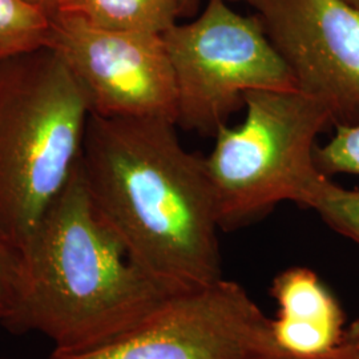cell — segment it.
Segmentation results:
<instances>
[{"label":"cell","mask_w":359,"mask_h":359,"mask_svg":"<svg viewBox=\"0 0 359 359\" xmlns=\"http://www.w3.org/2000/svg\"><path fill=\"white\" fill-rule=\"evenodd\" d=\"M271 295L278 314L271 320L277 346L299 358L333 353L345 333V313L321 278L308 268L293 266L276 276Z\"/></svg>","instance_id":"cell-9"},{"label":"cell","mask_w":359,"mask_h":359,"mask_svg":"<svg viewBox=\"0 0 359 359\" xmlns=\"http://www.w3.org/2000/svg\"><path fill=\"white\" fill-rule=\"evenodd\" d=\"M48 48L75 77L90 115L177 121V90L163 35L103 28L57 11L51 15Z\"/></svg>","instance_id":"cell-7"},{"label":"cell","mask_w":359,"mask_h":359,"mask_svg":"<svg viewBox=\"0 0 359 359\" xmlns=\"http://www.w3.org/2000/svg\"><path fill=\"white\" fill-rule=\"evenodd\" d=\"M308 209L318 213L333 231L359 245V191L345 189L326 177L311 196Z\"/></svg>","instance_id":"cell-12"},{"label":"cell","mask_w":359,"mask_h":359,"mask_svg":"<svg viewBox=\"0 0 359 359\" xmlns=\"http://www.w3.org/2000/svg\"><path fill=\"white\" fill-rule=\"evenodd\" d=\"M51 15L27 0H0V60L48 48Z\"/></svg>","instance_id":"cell-11"},{"label":"cell","mask_w":359,"mask_h":359,"mask_svg":"<svg viewBox=\"0 0 359 359\" xmlns=\"http://www.w3.org/2000/svg\"><path fill=\"white\" fill-rule=\"evenodd\" d=\"M163 36L182 128L215 135L244 105L246 93L298 90L259 18L234 11L228 0H208L200 16Z\"/></svg>","instance_id":"cell-5"},{"label":"cell","mask_w":359,"mask_h":359,"mask_svg":"<svg viewBox=\"0 0 359 359\" xmlns=\"http://www.w3.org/2000/svg\"><path fill=\"white\" fill-rule=\"evenodd\" d=\"M60 11L103 28L164 35L181 16V0H74Z\"/></svg>","instance_id":"cell-10"},{"label":"cell","mask_w":359,"mask_h":359,"mask_svg":"<svg viewBox=\"0 0 359 359\" xmlns=\"http://www.w3.org/2000/svg\"><path fill=\"white\" fill-rule=\"evenodd\" d=\"M23 286V255L0 234V323L13 321Z\"/></svg>","instance_id":"cell-14"},{"label":"cell","mask_w":359,"mask_h":359,"mask_svg":"<svg viewBox=\"0 0 359 359\" xmlns=\"http://www.w3.org/2000/svg\"><path fill=\"white\" fill-rule=\"evenodd\" d=\"M314 160L327 177L338 173L359 176V121L337 124L330 142L316 148Z\"/></svg>","instance_id":"cell-13"},{"label":"cell","mask_w":359,"mask_h":359,"mask_svg":"<svg viewBox=\"0 0 359 359\" xmlns=\"http://www.w3.org/2000/svg\"><path fill=\"white\" fill-rule=\"evenodd\" d=\"M176 126L90 115L79 161L99 216L170 294L224 278L205 157L181 145Z\"/></svg>","instance_id":"cell-1"},{"label":"cell","mask_w":359,"mask_h":359,"mask_svg":"<svg viewBox=\"0 0 359 359\" xmlns=\"http://www.w3.org/2000/svg\"><path fill=\"white\" fill-rule=\"evenodd\" d=\"M27 1L36 6L40 10L52 15V13L63 10L74 0H27Z\"/></svg>","instance_id":"cell-16"},{"label":"cell","mask_w":359,"mask_h":359,"mask_svg":"<svg viewBox=\"0 0 359 359\" xmlns=\"http://www.w3.org/2000/svg\"><path fill=\"white\" fill-rule=\"evenodd\" d=\"M338 348L350 359H359V318L345 329Z\"/></svg>","instance_id":"cell-15"},{"label":"cell","mask_w":359,"mask_h":359,"mask_svg":"<svg viewBox=\"0 0 359 359\" xmlns=\"http://www.w3.org/2000/svg\"><path fill=\"white\" fill-rule=\"evenodd\" d=\"M86 95L50 50L0 60V234L23 249L76 170Z\"/></svg>","instance_id":"cell-3"},{"label":"cell","mask_w":359,"mask_h":359,"mask_svg":"<svg viewBox=\"0 0 359 359\" xmlns=\"http://www.w3.org/2000/svg\"><path fill=\"white\" fill-rule=\"evenodd\" d=\"M285 359H350L347 355H345L338 347L334 350L333 353L330 354H326V355H322V357H316V358H299V357H294V355H290L287 354Z\"/></svg>","instance_id":"cell-18"},{"label":"cell","mask_w":359,"mask_h":359,"mask_svg":"<svg viewBox=\"0 0 359 359\" xmlns=\"http://www.w3.org/2000/svg\"><path fill=\"white\" fill-rule=\"evenodd\" d=\"M342 1L359 13V0H342Z\"/></svg>","instance_id":"cell-19"},{"label":"cell","mask_w":359,"mask_h":359,"mask_svg":"<svg viewBox=\"0 0 359 359\" xmlns=\"http://www.w3.org/2000/svg\"><path fill=\"white\" fill-rule=\"evenodd\" d=\"M243 124L221 126L205 157L221 231L264 217L283 201L308 208L325 176L316 140L332 111L301 90H256L244 97Z\"/></svg>","instance_id":"cell-4"},{"label":"cell","mask_w":359,"mask_h":359,"mask_svg":"<svg viewBox=\"0 0 359 359\" xmlns=\"http://www.w3.org/2000/svg\"><path fill=\"white\" fill-rule=\"evenodd\" d=\"M22 255L20 301L6 329L43 334L53 351L102 346L175 295L130 261L99 216L79 164Z\"/></svg>","instance_id":"cell-2"},{"label":"cell","mask_w":359,"mask_h":359,"mask_svg":"<svg viewBox=\"0 0 359 359\" xmlns=\"http://www.w3.org/2000/svg\"><path fill=\"white\" fill-rule=\"evenodd\" d=\"M249 6L294 77L334 123L359 121V13L342 0H228Z\"/></svg>","instance_id":"cell-8"},{"label":"cell","mask_w":359,"mask_h":359,"mask_svg":"<svg viewBox=\"0 0 359 359\" xmlns=\"http://www.w3.org/2000/svg\"><path fill=\"white\" fill-rule=\"evenodd\" d=\"M268 318L240 283L221 278L169 297L115 339L50 359H285Z\"/></svg>","instance_id":"cell-6"},{"label":"cell","mask_w":359,"mask_h":359,"mask_svg":"<svg viewBox=\"0 0 359 359\" xmlns=\"http://www.w3.org/2000/svg\"><path fill=\"white\" fill-rule=\"evenodd\" d=\"M200 0H181V16H192L198 10Z\"/></svg>","instance_id":"cell-17"}]
</instances>
